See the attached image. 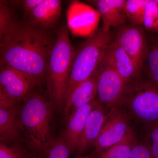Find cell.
Returning <instances> with one entry per match:
<instances>
[{"label": "cell", "instance_id": "obj_1", "mask_svg": "<svg viewBox=\"0 0 158 158\" xmlns=\"http://www.w3.org/2000/svg\"><path fill=\"white\" fill-rule=\"evenodd\" d=\"M57 34L27 22H15L0 38L1 65H7L35 78L38 83L46 77L47 67Z\"/></svg>", "mask_w": 158, "mask_h": 158}, {"label": "cell", "instance_id": "obj_2", "mask_svg": "<svg viewBox=\"0 0 158 158\" xmlns=\"http://www.w3.org/2000/svg\"><path fill=\"white\" fill-rule=\"evenodd\" d=\"M53 105L39 94H30L25 98L19 116V127L29 148L47 155L52 143L51 120Z\"/></svg>", "mask_w": 158, "mask_h": 158}, {"label": "cell", "instance_id": "obj_3", "mask_svg": "<svg viewBox=\"0 0 158 158\" xmlns=\"http://www.w3.org/2000/svg\"><path fill=\"white\" fill-rule=\"evenodd\" d=\"M76 54L68 28L63 24L58 31L56 41L49 58L45 77L52 101L59 106L65 105Z\"/></svg>", "mask_w": 158, "mask_h": 158}, {"label": "cell", "instance_id": "obj_4", "mask_svg": "<svg viewBox=\"0 0 158 158\" xmlns=\"http://www.w3.org/2000/svg\"><path fill=\"white\" fill-rule=\"evenodd\" d=\"M110 28L103 25L83 44L74 59L65 105L75 88L93 75L103 55L113 42Z\"/></svg>", "mask_w": 158, "mask_h": 158}, {"label": "cell", "instance_id": "obj_5", "mask_svg": "<svg viewBox=\"0 0 158 158\" xmlns=\"http://www.w3.org/2000/svg\"><path fill=\"white\" fill-rule=\"evenodd\" d=\"M122 107L146 127L158 121V85L142 80L129 85Z\"/></svg>", "mask_w": 158, "mask_h": 158}, {"label": "cell", "instance_id": "obj_6", "mask_svg": "<svg viewBox=\"0 0 158 158\" xmlns=\"http://www.w3.org/2000/svg\"><path fill=\"white\" fill-rule=\"evenodd\" d=\"M104 53L94 74L97 77V99L109 112L122 108L129 85L117 73Z\"/></svg>", "mask_w": 158, "mask_h": 158}, {"label": "cell", "instance_id": "obj_7", "mask_svg": "<svg viewBox=\"0 0 158 158\" xmlns=\"http://www.w3.org/2000/svg\"><path fill=\"white\" fill-rule=\"evenodd\" d=\"M129 115L122 108L108 112L106 119L94 144L95 153L109 148L124 139L131 129Z\"/></svg>", "mask_w": 158, "mask_h": 158}, {"label": "cell", "instance_id": "obj_8", "mask_svg": "<svg viewBox=\"0 0 158 158\" xmlns=\"http://www.w3.org/2000/svg\"><path fill=\"white\" fill-rule=\"evenodd\" d=\"M38 84L33 76L7 65H1L0 92L15 102L24 99Z\"/></svg>", "mask_w": 158, "mask_h": 158}, {"label": "cell", "instance_id": "obj_9", "mask_svg": "<svg viewBox=\"0 0 158 158\" xmlns=\"http://www.w3.org/2000/svg\"><path fill=\"white\" fill-rule=\"evenodd\" d=\"M144 28L142 26H124L119 29L114 40L141 69L144 66L149 48Z\"/></svg>", "mask_w": 158, "mask_h": 158}, {"label": "cell", "instance_id": "obj_10", "mask_svg": "<svg viewBox=\"0 0 158 158\" xmlns=\"http://www.w3.org/2000/svg\"><path fill=\"white\" fill-rule=\"evenodd\" d=\"M105 56L129 85L142 80L141 69L114 41L105 51Z\"/></svg>", "mask_w": 158, "mask_h": 158}, {"label": "cell", "instance_id": "obj_11", "mask_svg": "<svg viewBox=\"0 0 158 158\" xmlns=\"http://www.w3.org/2000/svg\"><path fill=\"white\" fill-rule=\"evenodd\" d=\"M107 111L98 101L88 114L77 148L78 153H83L91 146H94L106 119L108 113Z\"/></svg>", "mask_w": 158, "mask_h": 158}, {"label": "cell", "instance_id": "obj_12", "mask_svg": "<svg viewBox=\"0 0 158 158\" xmlns=\"http://www.w3.org/2000/svg\"><path fill=\"white\" fill-rule=\"evenodd\" d=\"M62 11V1L42 0L27 15V22L40 28L52 30L58 23Z\"/></svg>", "mask_w": 158, "mask_h": 158}, {"label": "cell", "instance_id": "obj_13", "mask_svg": "<svg viewBox=\"0 0 158 158\" xmlns=\"http://www.w3.org/2000/svg\"><path fill=\"white\" fill-rule=\"evenodd\" d=\"M97 98L76 110L67 118L64 140L70 153L76 152L88 114L98 103Z\"/></svg>", "mask_w": 158, "mask_h": 158}, {"label": "cell", "instance_id": "obj_14", "mask_svg": "<svg viewBox=\"0 0 158 158\" xmlns=\"http://www.w3.org/2000/svg\"><path fill=\"white\" fill-rule=\"evenodd\" d=\"M90 2L96 7L105 27L111 28L120 26L127 19L126 0H95Z\"/></svg>", "mask_w": 158, "mask_h": 158}, {"label": "cell", "instance_id": "obj_15", "mask_svg": "<svg viewBox=\"0 0 158 158\" xmlns=\"http://www.w3.org/2000/svg\"><path fill=\"white\" fill-rule=\"evenodd\" d=\"M97 97V83L94 74L75 88L68 103L64 106V116L66 119L79 108L88 104Z\"/></svg>", "mask_w": 158, "mask_h": 158}, {"label": "cell", "instance_id": "obj_16", "mask_svg": "<svg viewBox=\"0 0 158 158\" xmlns=\"http://www.w3.org/2000/svg\"><path fill=\"white\" fill-rule=\"evenodd\" d=\"M20 130L17 119L16 107L0 108V140L1 143L15 141L19 137Z\"/></svg>", "mask_w": 158, "mask_h": 158}, {"label": "cell", "instance_id": "obj_17", "mask_svg": "<svg viewBox=\"0 0 158 158\" xmlns=\"http://www.w3.org/2000/svg\"><path fill=\"white\" fill-rule=\"evenodd\" d=\"M137 143L135 135L131 128L123 140L96 154L98 158H129Z\"/></svg>", "mask_w": 158, "mask_h": 158}, {"label": "cell", "instance_id": "obj_18", "mask_svg": "<svg viewBox=\"0 0 158 158\" xmlns=\"http://www.w3.org/2000/svg\"><path fill=\"white\" fill-rule=\"evenodd\" d=\"M148 2V0H126V14L133 25L143 26L145 7Z\"/></svg>", "mask_w": 158, "mask_h": 158}, {"label": "cell", "instance_id": "obj_19", "mask_svg": "<svg viewBox=\"0 0 158 158\" xmlns=\"http://www.w3.org/2000/svg\"><path fill=\"white\" fill-rule=\"evenodd\" d=\"M143 27L147 31L158 32V5L155 0H148L145 7Z\"/></svg>", "mask_w": 158, "mask_h": 158}, {"label": "cell", "instance_id": "obj_20", "mask_svg": "<svg viewBox=\"0 0 158 158\" xmlns=\"http://www.w3.org/2000/svg\"><path fill=\"white\" fill-rule=\"evenodd\" d=\"M146 60L150 81L158 86V44H152L149 48Z\"/></svg>", "mask_w": 158, "mask_h": 158}, {"label": "cell", "instance_id": "obj_21", "mask_svg": "<svg viewBox=\"0 0 158 158\" xmlns=\"http://www.w3.org/2000/svg\"><path fill=\"white\" fill-rule=\"evenodd\" d=\"M144 142L155 158H158V121L146 127Z\"/></svg>", "mask_w": 158, "mask_h": 158}, {"label": "cell", "instance_id": "obj_22", "mask_svg": "<svg viewBox=\"0 0 158 158\" xmlns=\"http://www.w3.org/2000/svg\"><path fill=\"white\" fill-rule=\"evenodd\" d=\"M15 22L12 18L9 6L1 1L0 2V38L11 28Z\"/></svg>", "mask_w": 158, "mask_h": 158}, {"label": "cell", "instance_id": "obj_23", "mask_svg": "<svg viewBox=\"0 0 158 158\" xmlns=\"http://www.w3.org/2000/svg\"><path fill=\"white\" fill-rule=\"evenodd\" d=\"M70 152L63 138L53 141L48 153V158H69Z\"/></svg>", "mask_w": 158, "mask_h": 158}, {"label": "cell", "instance_id": "obj_24", "mask_svg": "<svg viewBox=\"0 0 158 158\" xmlns=\"http://www.w3.org/2000/svg\"><path fill=\"white\" fill-rule=\"evenodd\" d=\"M0 158H27L26 152L17 146H9L6 144H0Z\"/></svg>", "mask_w": 158, "mask_h": 158}, {"label": "cell", "instance_id": "obj_25", "mask_svg": "<svg viewBox=\"0 0 158 158\" xmlns=\"http://www.w3.org/2000/svg\"><path fill=\"white\" fill-rule=\"evenodd\" d=\"M129 158H155L149 148L144 142H138L134 147Z\"/></svg>", "mask_w": 158, "mask_h": 158}, {"label": "cell", "instance_id": "obj_26", "mask_svg": "<svg viewBox=\"0 0 158 158\" xmlns=\"http://www.w3.org/2000/svg\"><path fill=\"white\" fill-rule=\"evenodd\" d=\"M42 0H25L22 1L21 4L25 15L28 14L38 5L42 2Z\"/></svg>", "mask_w": 158, "mask_h": 158}, {"label": "cell", "instance_id": "obj_27", "mask_svg": "<svg viewBox=\"0 0 158 158\" xmlns=\"http://www.w3.org/2000/svg\"><path fill=\"white\" fill-rule=\"evenodd\" d=\"M15 103L16 102L2 92H0V108L11 109L16 107Z\"/></svg>", "mask_w": 158, "mask_h": 158}, {"label": "cell", "instance_id": "obj_28", "mask_svg": "<svg viewBox=\"0 0 158 158\" xmlns=\"http://www.w3.org/2000/svg\"><path fill=\"white\" fill-rule=\"evenodd\" d=\"M29 158H39L37 157L34 156V157H30Z\"/></svg>", "mask_w": 158, "mask_h": 158}, {"label": "cell", "instance_id": "obj_29", "mask_svg": "<svg viewBox=\"0 0 158 158\" xmlns=\"http://www.w3.org/2000/svg\"><path fill=\"white\" fill-rule=\"evenodd\" d=\"M156 2L157 3V4L158 5V0H155Z\"/></svg>", "mask_w": 158, "mask_h": 158}, {"label": "cell", "instance_id": "obj_30", "mask_svg": "<svg viewBox=\"0 0 158 158\" xmlns=\"http://www.w3.org/2000/svg\"></svg>", "mask_w": 158, "mask_h": 158}]
</instances>
